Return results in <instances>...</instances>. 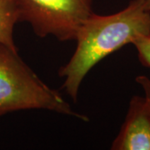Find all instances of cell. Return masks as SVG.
<instances>
[{
  "label": "cell",
  "instance_id": "1",
  "mask_svg": "<svg viewBox=\"0 0 150 150\" xmlns=\"http://www.w3.org/2000/svg\"><path fill=\"white\" fill-rule=\"evenodd\" d=\"M147 33H150V11L144 0H131L126 8L109 15L93 13L78 32L73 56L59 72L73 101L76 103L82 82L98 63Z\"/></svg>",
  "mask_w": 150,
  "mask_h": 150
},
{
  "label": "cell",
  "instance_id": "2",
  "mask_svg": "<svg viewBox=\"0 0 150 150\" xmlns=\"http://www.w3.org/2000/svg\"><path fill=\"white\" fill-rule=\"evenodd\" d=\"M26 109H46L88 121L59 92L44 83L17 50L0 43V116Z\"/></svg>",
  "mask_w": 150,
  "mask_h": 150
},
{
  "label": "cell",
  "instance_id": "3",
  "mask_svg": "<svg viewBox=\"0 0 150 150\" xmlns=\"http://www.w3.org/2000/svg\"><path fill=\"white\" fill-rule=\"evenodd\" d=\"M18 22L28 23L40 38L75 40L83 23L93 13V0H15Z\"/></svg>",
  "mask_w": 150,
  "mask_h": 150
},
{
  "label": "cell",
  "instance_id": "4",
  "mask_svg": "<svg viewBox=\"0 0 150 150\" xmlns=\"http://www.w3.org/2000/svg\"><path fill=\"white\" fill-rule=\"evenodd\" d=\"M112 150H150V110L144 97L135 95Z\"/></svg>",
  "mask_w": 150,
  "mask_h": 150
},
{
  "label": "cell",
  "instance_id": "5",
  "mask_svg": "<svg viewBox=\"0 0 150 150\" xmlns=\"http://www.w3.org/2000/svg\"><path fill=\"white\" fill-rule=\"evenodd\" d=\"M18 23L15 0H0V43L18 51L13 39V28Z\"/></svg>",
  "mask_w": 150,
  "mask_h": 150
},
{
  "label": "cell",
  "instance_id": "6",
  "mask_svg": "<svg viewBox=\"0 0 150 150\" xmlns=\"http://www.w3.org/2000/svg\"><path fill=\"white\" fill-rule=\"evenodd\" d=\"M138 54L139 62L150 69V33L142 34L132 43Z\"/></svg>",
  "mask_w": 150,
  "mask_h": 150
},
{
  "label": "cell",
  "instance_id": "7",
  "mask_svg": "<svg viewBox=\"0 0 150 150\" xmlns=\"http://www.w3.org/2000/svg\"><path fill=\"white\" fill-rule=\"evenodd\" d=\"M135 80L141 86L144 93V98L150 110V79L145 75H139L136 78Z\"/></svg>",
  "mask_w": 150,
  "mask_h": 150
},
{
  "label": "cell",
  "instance_id": "8",
  "mask_svg": "<svg viewBox=\"0 0 150 150\" xmlns=\"http://www.w3.org/2000/svg\"><path fill=\"white\" fill-rule=\"evenodd\" d=\"M144 4L146 6V8L150 11V0H144Z\"/></svg>",
  "mask_w": 150,
  "mask_h": 150
}]
</instances>
